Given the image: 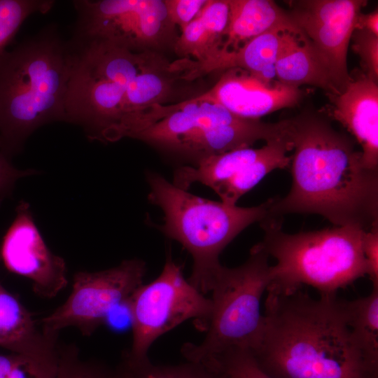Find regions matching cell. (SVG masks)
<instances>
[{
    "label": "cell",
    "mask_w": 378,
    "mask_h": 378,
    "mask_svg": "<svg viewBox=\"0 0 378 378\" xmlns=\"http://www.w3.org/2000/svg\"><path fill=\"white\" fill-rule=\"evenodd\" d=\"M284 122L294 150L292 183L286 196L270 199L265 218L314 214L335 226L367 231L378 225V170L365 164L352 140L316 115Z\"/></svg>",
    "instance_id": "6da1fadb"
},
{
    "label": "cell",
    "mask_w": 378,
    "mask_h": 378,
    "mask_svg": "<svg viewBox=\"0 0 378 378\" xmlns=\"http://www.w3.org/2000/svg\"><path fill=\"white\" fill-rule=\"evenodd\" d=\"M249 351L272 378H378V360L360 348L345 300L337 294L267 292L261 331Z\"/></svg>",
    "instance_id": "7a4b0ae2"
},
{
    "label": "cell",
    "mask_w": 378,
    "mask_h": 378,
    "mask_svg": "<svg viewBox=\"0 0 378 378\" xmlns=\"http://www.w3.org/2000/svg\"><path fill=\"white\" fill-rule=\"evenodd\" d=\"M73 56L57 27L48 24L0 57V152H19L44 125L66 122Z\"/></svg>",
    "instance_id": "3957f363"
},
{
    "label": "cell",
    "mask_w": 378,
    "mask_h": 378,
    "mask_svg": "<svg viewBox=\"0 0 378 378\" xmlns=\"http://www.w3.org/2000/svg\"><path fill=\"white\" fill-rule=\"evenodd\" d=\"M260 223L264 236L255 246L276 260L267 292L289 294L306 285L320 295H336L366 275L362 229L334 225L288 234L281 220L264 218Z\"/></svg>",
    "instance_id": "277c9868"
},
{
    "label": "cell",
    "mask_w": 378,
    "mask_h": 378,
    "mask_svg": "<svg viewBox=\"0 0 378 378\" xmlns=\"http://www.w3.org/2000/svg\"><path fill=\"white\" fill-rule=\"evenodd\" d=\"M146 180L148 200L164 213L161 231L192 258L189 282L202 293H209L221 266L220 253L245 228L266 217L270 199L258 206L241 207L193 195L155 172H148Z\"/></svg>",
    "instance_id": "5b68a950"
},
{
    "label": "cell",
    "mask_w": 378,
    "mask_h": 378,
    "mask_svg": "<svg viewBox=\"0 0 378 378\" xmlns=\"http://www.w3.org/2000/svg\"><path fill=\"white\" fill-rule=\"evenodd\" d=\"M268 259L255 245L242 265H221L211 284L212 308L206 335L200 344H183L186 360L204 363L230 348L254 346L262 326L261 299L271 281Z\"/></svg>",
    "instance_id": "8992f818"
},
{
    "label": "cell",
    "mask_w": 378,
    "mask_h": 378,
    "mask_svg": "<svg viewBox=\"0 0 378 378\" xmlns=\"http://www.w3.org/2000/svg\"><path fill=\"white\" fill-rule=\"evenodd\" d=\"M77 20L71 41L106 42L133 52L172 50L179 36L164 0L73 1Z\"/></svg>",
    "instance_id": "52a82bcc"
},
{
    "label": "cell",
    "mask_w": 378,
    "mask_h": 378,
    "mask_svg": "<svg viewBox=\"0 0 378 378\" xmlns=\"http://www.w3.org/2000/svg\"><path fill=\"white\" fill-rule=\"evenodd\" d=\"M132 328V343L125 356L133 360L148 357L153 343L184 321L193 319L205 330L211 312V298L183 276L169 252L160 275L139 286L126 301Z\"/></svg>",
    "instance_id": "ba28073f"
},
{
    "label": "cell",
    "mask_w": 378,
    "mask_h": 378,
    "mask_svg": "<svg viewBox=\"0 0 378 378\" xmlns=\"http://www.w3.org/2000/svg\"><path fill=\"white\" fill-rule=\"evenodd\" d=\"M146 271L145 262L134 258L102 271L77 272L68 298L41 320L43 334L57 340L60 330L75 327L83 335H91L143 284Z\"/></svg>",
    "instance_id": "9c48e42d"
},
{
    "label": "cell",
    "mask_w": 378,
    "mask_h": 378,
    "mask_svg": "<svg viewBox=\"0 0 378 378\" xmlns=\"http://www.w3.org/2000/svg\"><path fill=\"white\" fill-rule=\"evenodd\" d=\"M288 161L284 146L272 139L261 148H238L181 166L174 171L172 183L186 190L194 183L204 184L223 203L236 205L239 199L267 174L286 168Z\"/></svg>",
    "instance_id": "30bf717a"
},
{
    "label": "cell",
    "mask_w": 378,
    "mask_h": 378,
    "mask_svg": "<svg viewBox=\"0 0 378 378\" xmlns=\"http://www.w3.org/2000/svg\"><path fill=\"white\" fill-rule=\"evenodd\" d=\"M364 0L293 1L288 11L295 25L327 64L338 94L351 80L347 51Z\"/></svg>",
    "instance_id": "8fae6325"
},
{
    "label": "cell",
    "mask_w": 378,
    "mask_h": 378,
    "mask_svg": "<svg viewBox=\"0 0 378 378\" xmlns=\"http://www.w3.org/2000/svg\"><path fill=\"white\" fill-rule=\"evenodd\" d=\"M1 254L7 269L29 279L41 297L53 298L68 284L65 261L46 244L27 202L18 205L4 237Z\"/></svg>",
    "instance_id": "7c38bea8"
},
{
    "label": "cell",
    "mask_w": 378,
    "mask_h": 378,
    "mask_svg": "<svg viewBox=\"0 0 378 378\" xmlns=\"http://www.w3.org/2000/svg\"><path fill=\"white\" fill-rule=\"evenodd\" d=\"M125 90L122 85L96 76L73 56L65 102L66 122L80 125L92 140L116 141L125 115Z\"/></svg>",
    "instance_id": "4fadbf2b"
},
{
    "label": "cell",
    "mask_w": 378,
    "mask_h": 378,
    "mask_svg": "<svg viewBox=\"0 0 378 378\" xmlns=\"http://www.w3.org/2000/svg\"><path fill=\"white\" fill-rule=\"evenodd\" d=\"M302 97L299 88L279 81L265 82L240 69L223 71L218 81L193 98L217 103L244 118H260L297 105Z\"/></svg>",
    "instance_id": "5bb4252c"
},
{
    "label": "cell",
    "mask_w": 378,
    "mask_h": 378,
    "mask_svg": "<svg viewBox=\"0 0 378 378\" xmlns=\"http://www.w3.org/2000/svg\"><path fill=\"white\" fill-rule=\"evenodd\" d=\"M283 123V120L269 123L234 115L221 121L192 127L179 136L166 152L188 158L195 164L211 155L277 137L284 132Z\"/></svg>",
    "instance_id": "9a60e30c"
},
{
    "label": "cell",
    "mask_w": 378,
    "mask_h": 378,
    "mask_svg": "<svg viewBox=\"0 0 378 378\" xmlns=\"http://www.w3.org/2000/svg\"><path fill=\"white\" fill-rule=\"evenodd\" d=\"M170 63L163 54L148 52L140 71L126 88L125 117L142 113L155 105L182 103L204 92L200 90L198 79H184L181 72L170 69Z\"/></svg>",
    "instance_id": "2e32d148"
},
{
    "label": "cell",
    "mask_w": 378,
    "mask_h": 378,
    "mask_svg": "<svg viewBox=\"0 0 378 378\" xmlns=\"http://www.w3.org/2000/svg\"><path fill=\"white\" fill-rule=\"evenodd\" d=\"M287 31L274 30L262 34L235 50H219L204 62L180 59L171 62L172 70L179 71L188 80H195L203 76L230 69H240L265 82H271L269 76L282 48Z\"/></svg>",
    "instance_id": "e0dca14e"
},
{
    "label": "cell",
    "mask_w": 378,
    "mask_h": 378,
    "mask_svg": "<svg viewBox=\"0 0 378 378\" xmlns=\"http://www.w3.org/2000/svg\"><path fill=\"white\" fill-rule=\"evenodd\" d=\"M333 99V117L360 145L362 159L378 170V85L366 75L351 78Z\"/></svg>",
    "instance_id": "ac0fdd59"
},
{
    "label": "cell",
    "mask_w": 378,
    "mask_h": 378,
    "mask_svg": "<svg viewBox=\"0 0 378 378\" xmlns=\"http://www.w3.org/2000/svg\"><path fill=\"white\" fill-rule=\"evenodd\" d=\"M0 346L57 367L60 347L46 337L26 307L0 284Z\"/></svg>",
    "instance_id": "d6986e66"
},
{
    "label": "cell",
    "mask_w": 378,
    "mask_h": 378,
    "mask_svg": "<svg viewBox=\"0 0 378 378\" xmlns=\"http://www.w3.org/2000/svg\"><path fill=\"white\" fill-rule=\"evenodd\" d=\"M229 21L220 50H235L267 31L300 34L288 11L271 0H227Z\"/></svg>",
    "instance_id": "ffe728a7"
},
{
    "label": "cell",
    "mask_w": 378,
    "mask_h": 378,
    "mask_svg": "<svg viewBox=\"0 0 378 378\" xmlns=\"http://www.w3.org/2000/svg\"><path fill=\"white\" fill-rule=\"evenodd\" d=\"M279 82L299 88L310 85L338 94L330 70L310 41L301 34L288 32L274 64Z\"/></svg>",
    "instance_id": "44dd1931"
},
{
    "label": "cell",
    "mask_w": 378,
    "mask_h": 378,
    "mask_svg": "<svg viewBox=\"0 0 378 378\" xmlns=\"http://www.w3.org/2000/svg\"><path fill=\"white\" fill-rule=\"evenodd\" d=\"M229 21L227 0H207L197 16L181 31L174 52L181 59L204 62L221 49Z\"/></svg>",
    "instance_id": "7402d4cb"
},
{
    "label": "cell",
    "mask_w": 378,
    "mask_h": 378,
    "mask_svg": "<svg viewBox=\"0 0 378 378\" xmlns=\"http://www.w3.org/2000/svg\"><path fill=\"white\" fill-rule=\"evenodd\" d=\"M346 310L354 336L363 351L378 360V288L370 294L345 300Z\"/></svg>",
    "instance_id": "603a6c76"
},
{
    "label": "cell",
    "mask_w": 378,
    "mask_h": 378,
    "mask_svg": "<svg viewBox=\"0 0 378 378\" xmlns=\"http://www.w3.org/2000/svg\"><path fill=\"white\" fill-rule=\"evenodd\" d=\"M120 364L134 378H226L205 364L188 360L177 365H156L148 357L133 360L124 355Z\"/></svg>",
    "instance_id": "cb8c5ba5"
},
{
    "label": "cell",
    "mask_w": 378,
    "mask_h": 378,
    "mask_svg": "<svg viewBox=\"0 0 378 378\" xmlns=\"http://www.w3.org/2000/svg\"><path fill=\"white\" fill-rule=\"evenodd\" d=\"M55 4L52 0H0V57L30 15L46 13Z\"/></svg>",
    "instance_id": "d4e9b609"
},
{
    "label": "cell",
    "mask_w": 378,
    "mask_h": 378,
    "mask_svg": "<svg viewBox=\"0 0 378 378\" xmlns=\"http://www.w3.org/2000/svg\"><path fill=\"white\" fill-rule=\"evenodd\" d=\"M226 378H272L263 371L249 350L230 348L204 362Z\"/></svg>",
    "instance_id": "484cf974"
},
{
    "label": "cell",
    "mask_w": 378,
    "mask_h": 378,
    "mask_svg": "<svg viewBox=\"0 0 378 378\" xmlns=\"http://www.w3.org/2000/svg\"><path fill=\"white\" fill-rule=\"evenodd\" d=\"M52 378H115V370L98 362L80 359L75 347L60 348Z\"/></svg>",
    "instance_id": "4316f807"
},
{
    "label": "cell",
    "mask_w": 378,
    "mask_h": 378,
    "mask_svg": "<svg viewBox=\"0 0 378 378\" xmlns=\"http://www.w3.org/2000/svg\"><path fill=\"white\" fill-rule=\"evenodd\" d=\"M56 369L22 354H0V378H52Z\"/></svg>",
    "instance_id": "83f0119b"
},
{
    "label": "cell",
    "mask_w": 378,
    "mask_h": 378,
    "mask_svg": "<svg viewBox=\"0 0 378 378\" xmlns=\"http://www.w3.org/2000/svg\"><path fill=\"white\" fill-rule=\"evenodd\" d=\"M352 49L358 55L365 75L378 80V36L364 29H354L351 41Z\"/></svg>",
    "instance_id": "f1b7e54d"
},
{
    "label": "cell",
    "mask_w": 378,
    "mask_h": 378,
    "mask_svg": "<svg viewBox=\"0 0 378 378\" xmlns=\"http://www.w3.org/2000/svg\"><path fill=\"white\" fill-rule=\"evenodd\" d=\"M207 0H164L170 21L181 31L200 13Z\"/></svg>",
    "instance_id": "f546056e"
},
{
    "label": "cell",
    "mask_w": 378,
    "mask_h": 378,
    "mask_svg": "<svg viewBox=\"0 0 378 378\" xmlns=\"http://www.w3.org/2000/svg\"><path fill=\"white\" fill-rule=\"evenodd\" d=\"M363 251L366 263V275L369 276L372 288H378V225L364 232Z\"/></svg>",
    "instance_id": "4dcf8cb0"
},
{
    "label": "cell",
    "mask_w": 378,
    "mask_h": 378,
    "mask_svg": "<svg viewBox=\"0 0 378 378\" xmlns=\"http://www.w3.org/2000/svg\"><path fill=\"white\" fill-rule=\"evenodd\" d=\"M36 170H19L8 161V158L0 152V204L10 192L15 181L20 178L34 174Z\"/></svg>",
    "instance_id": "1f68e13d"
},
{
    "label": "cell",
    "mask_w": 378,
    "mask_h": 378,
    "mask_svg": "<svg viewBox=\"0 0 378 378\" xmlns=\"http://www.w3.org/2000/svg\"><path fill=\"white\" fill-rule=\"evenodd\" d=\"M355 29H364L378 36V10L367 14L360 13L356 20Z\"/></svg>",
    "instance_id": "d6a6232c"
},
{
    "label": "cell",
    "mask_w": 378,
    "mask_h": 378,
    "mask_svg": "<svg viewBox=\"0 0 378 378\" xmlns=\"http://www.w3.org/2000/svg\"><path fill=\"white\" fill-rule=\"evenodd\" d=\"M115 378H134L133 376L120 364L115 370Z\"/></svg>",
    "instance_id": "836d02e7"
}]
</instances>
